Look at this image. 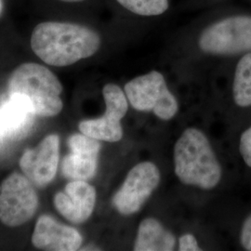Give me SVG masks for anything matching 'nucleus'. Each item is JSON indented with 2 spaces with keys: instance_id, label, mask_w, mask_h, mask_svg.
<instances>
[{
  "instance_id": "1",
  "label": "nucleus",
  "mask_w": 251,
  "mask_h": 251,
  "mask_svg": "<svg viewBox=\"0 0 251 251\" xmlns=\"http://www.w3.org/2000/svg\"><path fill=\"white\" fill-rule=\"evenodd\" d=\"M30 43L33 51L44 63L64 67L96 53L100 37L93 29L77 24L44 22L33 30Z\"/></svg>"
},
{
  "instance_id": "2",
  "label": "nucleus",
  "mask_w": 251,
  "mask_h": 251,
  "mask_svg": "<svg viewBox=\"0 0 251 251\" xmlns=\"http://www.w3.org/2000/svg\"><path fill=\"white\" fill-rule=\"evenodd\" d=\"M175 173L186 185L210 190L222 179V168L206 135L189 127L174 146Z\"/></svg>"
},
{
  "instance_id": "3",
  "label": "nucleus",
  "mask_w": 251,
  "mask_h": 251,
  "mask_svg": "<svg viewBox=\"0 0 251 251\" xmlns=\"http://www.w3.org/2000/svg\"><path fill=\"white\" fill-rule=\"evenodd\" d=\"M62 92L63 86L57 76L38 63H23L9 77V95L23 97L36 116L59 115L63 107Z\"/></svg>"
},
{
  "instance_id": "4",
  "label": "nucleus",
  "mask_w": 251,
  "mask_h": 251,
  "mask_svg": "<svg viewBox=\"0 0 251 251\" xmlns=\"http://www.w3.org/2000/svg\"><path fill=\"white\" fill-rule=\"evenodd\" d=\"M125 93L130 105L137 111L152 112L164 121L171 120L179 110L163 75L152 71L135 77L125 85Z\"/></svg>"
},
{
  "instance_id": "5",
  "label": "nucleus",
  "mask_w": 251,
  "mask_h": 251,
  "mask_svg": "<svg viewBox=\"0 0 251 251\" xmlns=\"http://www.w3.org/2000/svg\"><path fill=\"white\" fill-rule=\"evenodd\" d=\"M200 49L213 55L251 52V16H233L207 27L199 38Z\"/></svg>"
},
{
  "instance_id": "6",
  "label": "nucleus",
  "mask_w": 251,
  "mask_h": 251,
  "mask_svg": "<svg viewBox=\"0 0 251 251\" xmlns=\"http://www.w3.org/2000/svg\"><path fill=\"white\" fill-rule=\"evenodd\" d=\"M38 198L25 175L12 173L1 185L0 222L8 227L25 225L36 214Z\"/></svg>"
},
{
  "instance_id": "7",
  "label": "nucleus",
  "mask_w": 251,
  "mask_h": 251,
  "mask_svg": "<svg viewBox=\"0 0 251 251\" xmlns=\"http://www.w3.org/2000/svg\"><path fill=\"white\" fill-rule=\"evenodd\" d=\"M160 181V172L152 162H142L127 173L121 187L115 194L112 203L124 216L138 212L152 196Z\"/></svg>"
},
{
  "instance_id": "8",
  "label": "nucleus",
  "mask_w": 251,
  "mask_h": 251,
  "mask_svg": "<svg viewBox=\"0 0 251 251\" xmlns=\"http://www.w3.org/2000/svg\"><path fill=\"white\" fill-rule=\"evenodd\" d=\"M105 113L102 117L83 120L79 123L81 133L96 140L117 143L123 137L121 120L125 117L128 104L125 92L116 84H107L102 90Z\"/></svg>"
},
{
  "instance_id": "9",
  "label": "nucleus",
  "mask_w": 251,
  "mask_h": 251,
  "mask_svg": "<svg viewBox=\"0 0 251 251\" xmlns=\"http://www.w3.org/2000/svg\"><path fill=\"white\" fill-rule=\"evenodd\" d=\"M59 159L60 138L58 135H49L36 147L25 152L20 167L34 185L43 188L55 178Z\"/></svg>"
},
{
  "instance_id": "10",
  "label": "nucleus",
  "mask_w": 251,
  "mask_h": 251,
  "mask_svg": "<svg viewBox=\"0 0 251 251\" xmlns=\"http://www.w3.org/2000/svg\"><path fill=\"white\" fill-rule=\"evenodd\" d=\"M71 152L63 159V176L72 180L92 179L98 168V156L100 150L99 140L83 133H75L68 139Z\"/></svg>"
},
{
  "instance_id": "11",
  "label": "nucleus",
  "mask_w": 251,
  "mask_h": 251,
  "mask_svg": "<svg viewBox=\"0 0 251 251\" xmlns=\"http://www.w3.org/2000/svg\"><path fill=\"white\" fill-rule=\"evenodd\" d=\"M96 204V190L86 180H72L64 191L56 194L54 206L58 212L75 225L90 219Z\"/></svg>"
},
{
  "instance_id": "12",
  "label": "nucleus",
  "mask_w": 251,
  "mask_h": 251,
  "mask_svg": "<svg viewBox=\"0 0 251 251\" xmlns=\"http://www.w3.org/2000/svg\"><path fill=\"white\" fill-rule=\"evenodd\" d=\"M82 241L83 237L76 229L62 225L49 215L38 218L32 235L34 247L42 251H77Z\"/></svg>"
},
{
  "instance_id": "13",
  "label": "nucleus",
  "mask_w": 251,
  "mask_h": 251,
  "mask_svg": "<svg viewBox=\"0 0 251 251\" xmlns=\"http://www.w3.org/2000/svg\"><path fill=\"white\" fill-rule=\"evenodd\" d=\"M4 136L11 140H20L26 136L34 124L35 114L26 100L18 94L9 95V99L1 107Z\"/></svg>"
},
{
  "instance_id": "14",
  "label": "nucleus",
  "mask_w": 251,
  "mask_h": 251,
  "mask_svg": "<svg viewBox=\"0 0 251 251\" xmlns=\"http://www.w3.org/2000/svg\"><path fill=\"white\" fill-rule=\"evenodd\" d=\"M176 245L175 236L153 218L140 224L134 244L135 251H171Z\"/></svg>"
},
{
  "instance_id": "15",
  "label": "nucleus",
  "mask_w": 251,
  "mask_h": 251,
  "mask_svg": "<svg viewBox=\"0 0 251 251\" xmlns=\"http://www.w3.org/2000/svg\"><path fill=\"white\" fill-rule=\"evenodd\" d=\"M233 100L240 107L251 105V52L238 62L233 85Z\"/></svg>"
},
{
  "instance_id": "16",
  "label": "nucleus",
  "mask_w": 251,
  "mask_h": 251,
  "mask_svg": "<svg viewBox=\"0 0 251 251\" xmlns=\"http://www.w3.org/2000/svg\"><path fill=\"white\" fill-rule=\"evenodd\" d=\"M124 8L138 15L156 16L169 8V0H117Z\"/></svg>"
},
{
  "instance_id": "17",
  "label": "nucleus",
  "mask_w": 251,
  "mask_h": 251,
  "mask_svg": "<svg viewBox=\"0 0 251 251\" xmlns=\"http://www.w3.org/2000/svg\"><path fill=\"white\" fill-rule=\"evenodd\" d=\"M239 151L245 163L251 168V126L241 135Z\"/></svg>"
},
{
  "instance_id": "18",
  "label": "nucleus",
  "mask_w": 251,
  "mask_h": 251,
  "mask_svg": "<svg viewBox=\"0 0 251 251\" xmlns=\"http://www.w3.org/2000/svg\"><path fill=\"white\" fill-rule=\"evenodd\" d=\"M179 251H200L201 249L198 246L196 237L191 234L186 233L180 236L179 240Z\"/></svg>"
},
{
  "instance_id": "19",
  "label": "nucleus",
  "mask_w": 251,
  "mask_h": 251,
  "mask_svg": "<svg viewBox=\"0 0 251 251\" xmlns=\"http://www.w3.org/2000/svg\"><path fill=\"white\" fill-rule=\"evenodd\" d=\"M240 240L244 249L251 251V215L247 218L243 225Z\"/></svg>"
},
{
  "instance_id": "20",
  "label": "nucleus",
  "mask_w": 251,
  "mask_h": 251,
  "mask_svg": "<svg viewBox=\"0 0 251 251\" xmlns=\"http://www.w3.org/2000/svg\"><path fill=\"white\" fill-rule=\"evenodd\" d=\"M4 136V126L2 122V116H1V108H0V140Z\"/></svg>"
},
{
  "instance_id": "21",
  "label": "nucleus",
  "mask_w": 251,
  "mask_h": 251,
  "mask_svg": "<svg viewBox=\"0 0 251 251\" xmlns=\"http://www.w3.org/2000/svg\"><path fill=\"white\" fill-rule=\"evenodd\" d=\"M61 1H63V2H71V3H74V2H81V1H84V0H61Z\"/></svg>"
}]
</instances>
